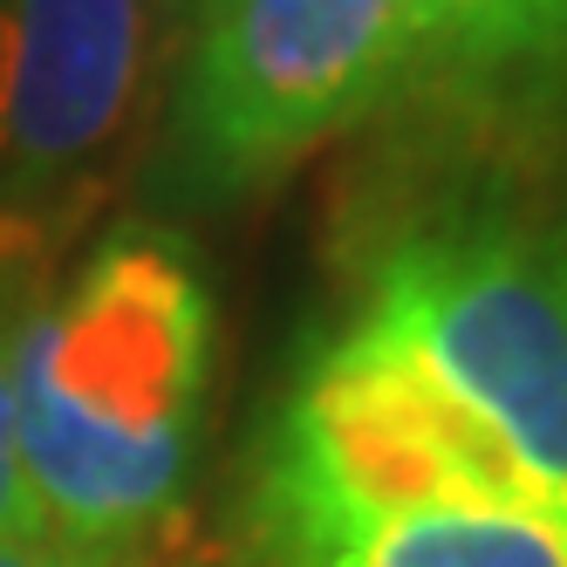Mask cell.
<instances>
[{
	"instance_id": "8",
	"label": "cell",
	"mask_w": 567,
	"mask_h": 567,
	"mask_svg": "<svg viewBox=\"0 0 567 567\" xmlns=\"http://www.w3.org/2000/svg\"><path fill=\"white\" fill-rule=\"evenodd\" d=\"M0 567H131V554L75 547V540H55V534H42V526H28V534L0 540Z\"/></svg>"
},
{
	"instance_id": "2",
	"label": "cell",
	"mask_w": 567,
	"mask_h": 567,
	"mask_svg": "<svg viewBox=\"0 0 567 567\" xmlns=\"http://www.w3.org/2000/svg\"><path fill=\"white\" fill-rule=\"evenodd\" d=\"M349 315L567 513V206L444 198L370 254Z\"/></svg>"
},
{
	"instance_id": "1",
	"label": "cell",
	"mask_w": 567,
	"mask_h": 567,
	"mask_svg": "<svg viewBox=\"0 0 567 567\" xmlns=\"http://www.w3.org/2000/svg\"><path fill=\"white\" fill-rule=\"evenodd\" d=\"M213 383V288L165 219H116L14 308V424L42 534L137 554L178 513Z\"/></svg>"
},
{
	"instance_id": "3",
	"label": "cell",
	"mask_w": 567,
	"mask_h": 567,
	"mask_svg": "<svg viewBox=\"0 0 567 567\" xmlns=\"http://www.w3.org/2000/svg\"><path fill=\"white\" fill-rule=\"evenodd\" d=\"M185 21L165 131V185L185 206L274 185L411 83L403 0H198Z\"/></svg>"
},
{
	"instance_id": "10",
	"label": "cell",
	"mask_w": 567,
	"mask_h": 567,
	"mask_svg": "<svg viewBox=\"0 0 567 567\" xmlns=\"http://www.w3.org/2000/svg\"><path fill=\"white\" fill-rule=\"evenodd\" d=\"M192 8H198V0H185V14H192Z\"/></svg>"
},
{
	"instance_id": "5",
	"label": "cell",
	"mask_w": 567,
	"mask_h": 567,
	"mask_svg": "<svg viewBox=\"0 0 567 567\" xmlns=\"http://www.w3.org/2000/svg\"><path fill=\"white\" fill-rule=\"evenodd\" d=\"M411 83L478 131L567 124V0H403Z\"/></svg>"
},
{
	"instance_id": "7",
	"label": "cell",
	"mask_w": 567,
	"mask_h": 567,
	"mask_svg": "<svg viewBox=\"0 0 567 567\" xmlns=\"http://www.w3.org/2000/svg\"><path fill=\"white\" fill-rule=\"evenodd\" d=\"M34 288L28 274L0 267V540L28 534L34 519V493H28V472H21V424H14V308Z\"/></svg>"
},
{
	"instance_id": "9",
	"label": "cell",
	"mask_w": 567,
	"mask_h": 567,
	"mask_svg": "<svg viewBox=\"0 0 567 567\" xmlns=\"http://www.w3.org/2000/svg\"><path fill=\"white\" fill-rule=\"evenodd\" d=\"M151 14H157V21H178V14H185V0H151Z\"/></svg>"
},
{
	"instance_id": "6",
	"label": "cell",
	"mask_w": 567,
	"mask_h": 567,
	"mask_svg": "<svg viewBox=\"0 0 567 567\" xmlns=\"http://www.w3.org/2000/svg\"><path fill=\"white\" fill-rule=\"evenodd\" d=\"M260 567H567V513L437 499L411 513H254Z\"/></svg>"
},
{
	"instance_id": "4",
	"label": "cell",
	"mask_w": 567,
	"mask_h": 567,
	"mask_svg": "<svg viewBox=\"0 0 567 567\" xmlns=\"http://www.w3.org/2000/svg\"><path fill=\"white\" fill-rule=\"evenodd\" d=\"M151 0H0V267L42 280L69 213L131 137Z\"/></svg>"
}]
</instances>
